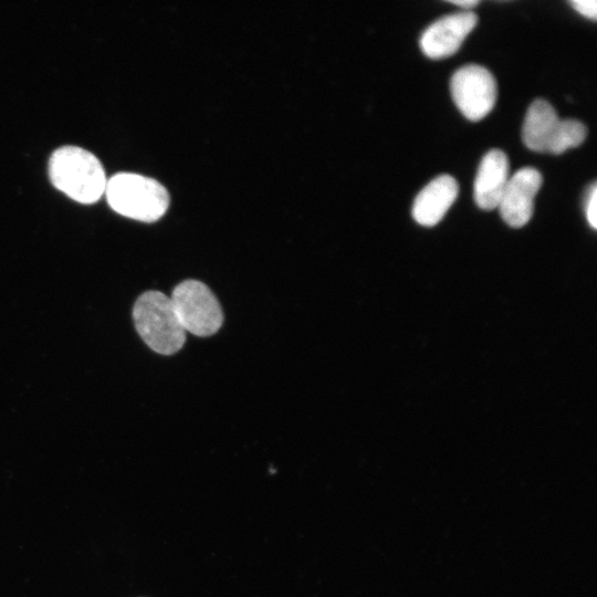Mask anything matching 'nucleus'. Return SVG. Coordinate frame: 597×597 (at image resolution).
Segmentation results:
<instances>
[{"label": "nucleus", "mask_w": 597, "mask_h": 597, "mask_svg": "<svg viewBox=\"0 0 597 597\" xmlns=\"http://www.w3.org/2000/svg\"><path fill=\"white\" fill-rule=\"evenodd\" d=\"M478 15L471 11L444 15L431 23L420 38L423 54L440 60L454 54L474 29Z\"/></svg>", "instance_id": "obj_7"}, {"label": "nucleus", "mask_w": 597, "mask_h": 597, "mask_svg": "<svg viewBox=\"0 0 597 597\" xmlns=\"http://www.w3.org/2000/svg\"><path fill=\"white\" fill-rule=\"evenodd\" d=\"M541 185L542 175L532 167H523L509 178L498 206L506 224L521 228L530 221Z\"/></svg>", "instance_id": "obj_8"}, {"label": "nucleus", "mask_w": 597, "mask_h": 597, "mask_svg": "<svg viewBox=\"0 0 597 597\" xmlns=\"http://www.w3.org/2000/svg\"><path fill=\"white\" fill-rule=\"evenodd\" d=\"M452 100L469 121L479 122L494 107L496 82L493 74L478 64L458 69L450 81Z\"/></svg>", "instance_id": "obj_6"}, {"label": "nucleus", "mask_w": 597, "mask_h": 597, "mask_svg": "<svg viewBox=\"0 0 597 597\" xmlns=\"http://www.w3.org/2000/svg\"><path fill=\"white\" fill-rule=\"evenodd\" d=\"M509 159L500 149H491L481 159L474 180V201L483 210L499 206L509 180Z\"/></svg>", "instance_id": "obj_9"}, {"label": "nucleus", "mask_w": 597, "mask_h": 597, "mask_svg": "<svg viewBox=\"0 0 597 597\" xmlns=\"http://www.w3.org/2000/svg\"><path fill=\"white\" fill-rule=\"evenodd\" d=\"M452 4H455V6H459L463 9H471L473 7H475L476 4H479V1L478 0H450L448 1Z\"/></svg>", "instance_id": "obj_13"}, {"label": "nucleus", "mask_w": 597, "mask_h": 597, "mask_svg": "<svg viewBox=\"0 0 597 597\" xmlns=\"http://www.w3.org/2000/svg\"><path fill=\"white\" fill-rule=\"evenodd\" d=\"M459 193L458 181L450 175L432 179L416 197L412 207L415 220L425 227L437 224Z\"/></svg>", "instance_id": "obj_10"}, {"label": "nucleus", "mask_w": 597, "mask_h": 597, "mask_svg": "<svg viewBox=\"0 0 597 597\" xmlns=\"http://www.w3.org/2000/svg\"><path fill=\"white\" fill-rule=\"evenodd\" d=\"M587 129L577 119H561L555 108L545 100H535L528 107L523 128L524 145L537 153L559 155L579 146Z\"/></svg>", "instance_id": "obj_4"}, {"label": "nucleus", "mask_w": 597, "mask_h": 597, "mask_svg": "<svg viewBox=\"0 0 597 597\" xmlns=\"http://www.w3.org/2000/svg\"><path fill=\"white\" fill-rule=\"evenodd\" d=\"M586 217L589 224L597 228V187L594 182L586 200Z\"/></svg>", "instance_id": "obj_11"}, {"label": "nucleus", "mask_w": 597, "mask_h": 597, "mask_svg": "<svg viewBox=\"0 0 597 597\" xmlns=\"http://www.w3.org/2000/svg\"><path fill=\"white\" fill-rule=\"evenodd\" d=\"M133 320L139 336L156 353L171 355L182 347L186 332L170 296L159 291L144 292L134 304Z\"/></svg>", "instance_id": "obj_2"}, {"label": "nucleus", "mask_w": 597, "mask_h": 597, "mask_svg": "<svg viewBox=\"0 0 597 597\" xmlns=\"http://www.w3.org/2000/svg\"><path fill=\"white\" fill-rule=\"evenodd\" d=\"M105 195L117 213L151 222L166 212L169 195L157 180L133 172H118L107 179Z\"/></svg>", "instance_id": "obj_3"}, {"label": "nucleus", "mask_w": 597, "mask_h": 597, "mask_svg": "<svg viewBox=\"0 0 597 597\" xmlns=\"http://www.w3.org/2000/svg\"><path fill=\"white\" fill-rule=\"evenodd\" d=\"M53 186L81 203H93L105 192L106 176L101 161L77 146H62L49 159Z\"/></svg>", "instance_id": "obj_1"}, {"label": "nucleus", "mask_w": 597, "mask_h": 597, "mask_svg": "<svg viewBox=\"0 0 597 597\" xmlns=\"http://www.w3.org/2000/svg\"><path fill=\"white\" fill-rule=\"evenodd\" d=\"M170 300L185 332L196 336H210L221 327V306L202 282L182 281L174 289Z\"/></svg>", "instance_id": "obj_5"}, {"label": "nucleus", "mask_w": 597, "mask_h": 597, "mask_svg": "<svg viewBox=\"0 0 597 597\" xmlns=\"http://www.w3.org/2000/svg\"><path fill=\"white\" fill-rule=\"evenodd\" d=\"M570 6L584 17L596 20L597 3L595 0H572Z\"/></svg>", "instance_id": "obj_12"}]
</instances>
